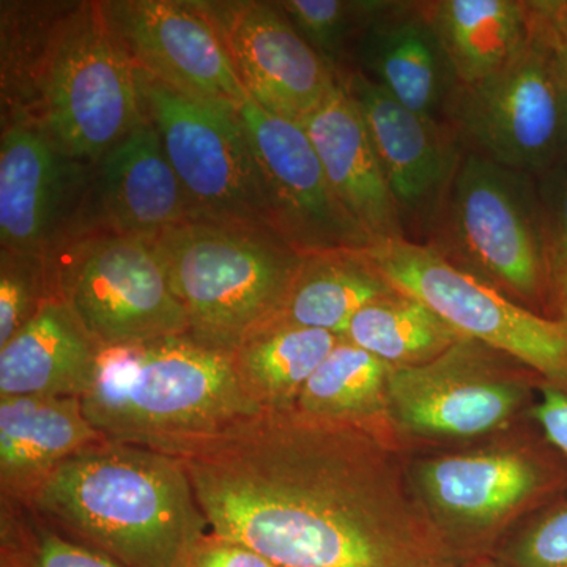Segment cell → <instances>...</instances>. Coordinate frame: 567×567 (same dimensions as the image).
I'll return each instance as SVG.
<instances>
[{
  "mask_svg": "<svg viewBox=\"0 0 567 567\" xmlns=\"http://www.w3.org/2000/svg\"><path fill=\"white\" fill-rule=\"evenodd\" d=\"M210 532L279 567H450L358 425L262 412L178 457Z\"/></svg>",
  "mask_w": 567,
  "mask_h": 567,
  "instance_id": "1",
  "label": "cell"
},
{
  "mask_svg": "<svg viewBox=\"0 0 567 567\" xmlns=\"http://www.w3.org/2000/svg\"><path fill=\"white\" fill-rule=\"evenodd\" d=\"M25 505L126 567H183L210 533L181 458L106 439L62 462Z\"/></svg>",
  "mask_w": 567,
  "mask_h": 567,
  "instance_id": "2",
  "label": "cell"
},
{
  "mask_svg": "<svg viewBox=\"0 0 567 567\" xmlns=\"http://www.w3.org/2000/svg\"><path fill=\"white\" fill-rule=\"evenodd\" d=\"M81 404L104 439L174 457L264 412L238 382L233 354L188 334L102 347Z\"/></svg>",
  "mask_w": 567,
  "mask_h": 567,
  "instance_id": "3",
  "label": "cell"
},
{
  "mask_svg": "<svg viewBox=\"0 0 567 567\" xmlns=\"http://www.w3.org/2000/svg\"><path fill=\"white\" fill-rule=\"evenodd\" d=\"M188 336L233 354L278 319L303 254L270 229L188 219L155 240Z\"/></svg>",
  "mask_w": 567,
  "mask_h": 567,
  "instance_id": "4",
  "label": "cell"
},
{
  "mask_svg": "<svg viewBox=\"0 0 567 567\" xmlns=\"http://www.w3.org/2000/svg\"><path fill=\"white\" fill-rule=\"evenodd\" d=\"M29 87L33 117L80 162L95 164L145 118L136 70L103 2L71 6L48 22Z\"/></svg>",
  "mask_w": 567,
  "mask_h": 567,
  "instance_id": "5",
  "label": "cell"
},
{
  "mask_svg": "<svg viewBox=\"0 0 567 567\" xmlns=\"http://www.w3.org/2000/svg\"><path fill=\"white\" fill-rule=\"evenodd\" d=\"M432 248L458 268L528 301L550 300L535 175L477 152L458 159L436 215Z\"/></svg>",
  "mask_w": 567,
  "mask_h": 567,
  "instance_id": "6",
  "label": "cell"
},
{
  "mask_svg": "<svg viewBox=\"0 0 567 567\" xmlns=\"http://www.w3.org/2000/svg\"><path fill=\"white\" fill-rule=\"evenodd\" d=\"M134 70L142 111L162 137L193 219L279 234L262 169L238 112L188 99Z\"/></svg>",
  "mask_w": 567,
  "mask_h": 567,
  "instance_id": "7",
  "label": "cell"
},
{
  "mask_svg": "<svg viewBox=\"0 0 567 567\" xmlns=\"http://www.w3.org/2000/svg\"><path fill=\"white\" fill-rule=\"evenodd\" d=\"M50 259L58 297L100 347L188 334L155 240L93 230Z\"/></svg>",
  "mask_w": 567,
  "mask_h": 567,
  "instance_id": "8",
  "label": "cell"
},
{
  "mask_svg": "<svg viewBox=\"0 0 567 567\" xmlns=\"http://www.w3.org/2000/svg\"><path fill=\"white\" fill-rule=\"evenodd\" d=\"M388 282L453 324L465 338L527 364L546 382L567 383V322L507 300L495 287L409 238L368 248Z\"/></svg>",
  "mask_w": 567,
  "mask_h": 567,
  "instance_id": "9",
  "label": "cell"
},
{
  "mask_svg": "<svg viewBox=\"0 0 567 567\" xmlns=\"http://www.w3.org/2000/svg\"><path fill=\"white\" fill-rule=\"evenodd\" d=\"M529 25L513 62L480 84L457 87L454 118L473 152L536 175L567 153V92L532 13Z\"/></svg>",
  "mask_w": 567,
  "mask_h": 567,
  "instance_id": "10",
  "label": "cell"
},
{
  "mask_svg": "<svg viewBox=\"0 0 567 567\" xmlns=\"http://www.w3.org/2000/svg\"><path fill=\"white\" fill-rule=\"evenodd\" d=\"M95 164L59 147L33 115H7L0 140V249L52 257L82 237Z\"/></svg>",
  "mask_w": 567,
  "mask_h": 567,
  "instance_id": "11",
  "label": "cell"
},
{
  "mask_svg": "<svg viewBox=\"0 0 567 567\" xmlns=\"http://www.w3.org/2000/svg\"><path fill=\"white\" fill-rule=\"evenodd\" d=\"M103 10L134 69L224 110L238 112L249 99L203 2L111 0Z\"/></svg>",
  "mask_w": 567,
  "mask_h": 567,
  "instance_id": "12",
  "label": "cell"
},
{
  "mask_svg": "<svg viewBox=\"0 0 567 567\" xmlns=\"http://www.w3.org/2000/svg\"><path fill=\"white\" fill-rule=\"evenodd\" d=\"M241 84L265 111L303 123L336 91V71L297 32L278 2H203Z\"/></svg>",
  "mask_w": 567,
  "mask_h": 567,
  "instance_id": "13",
  "label": "cell"
},
{
  "mask_svg": "<svg viewBox=\"0 0 567 567\" xmlns=\"http://www.w3.org/2000/svg\"><path fill=\"white\" fill-rule=\"evenodd\" d=\"M262 169L279 234L301 252L365 249L371 241L336 199L315 145L300 123L248 99L238 110Z\"/></svg>",
  "mask_w": 567,
  "mask_h": 567,
  "instance_id": "14",
  "label": "cell"
},
{
  "mask_svg": "<svg viewBox=\"0 0 567 567\" xmlns=\"http://www.w3.org/2000/svg\"><path fill=\"white\" fill-rule=\"evenodd\" d=\"M483 347L465 338L434 361L391 368L386 402L398 423L445 436L486 434L505 424L524 390L487 363Z\"/></svg>",
  "mask_w": 567,
  "mask_h": 567,
  "instance_id": "15",
  "label": "cell"
},
{
  "mask_svg": "<svg viewBox=\"0 0 567 567\" xmlns=\"http://www.w3.org/2000/svg\"><path fill=\"white\" fill-rule=\"evenodd\" d=\"M339 81L363 115L405 233L406 224L434 226L457 166L439 122L406 110L361 71Z\"/></svg>",
  "mask_w": 567,
  "mask_h": 567,
  "instance_id": "16",
  "label": "cell"
},
{
  "mask_svg": "<svg viewBox=\"0 0 567 567\" xmlns=\"http://www.w3.org/2000/svg\"><path fill=\"white\" fill-rule=\"evenodd\" d=\"M92 203L100 230L130 237L156 240L193 219L185 189L147 117L95 163Z\"/></svg>",
  "mask_w": 567,
  "mask_h": 567,
  "instance_id": "17",
  "label": "cell"
},
{
  "mask_svg": "<svg viewBox=\"0 0 567 567\" xmlns=\"http://www.w3.org/2000/svg\"><path fill=\"white\" fill-rule=\"evenodd\" d=\"M336 199L371 245L405 237L401 213L357 103L338 87L303 123Z\"/></svg>",
  "mask_w": 567,
  "mask_h": 567,
  "instance_id": "18",
  "label": "cell"
},
{
  "mask_svg": "<svg viewBox=\"0 0 567 567\" xmlns=\"http://www.w3.org/2000/svg\"><path fill=\"white\" fill-rule=\"evenodd\" d=\"M421 487L445 520L487 528L565 481L555 466L524 454L488 453L435 458L420 472Z\"/></svg>",
  "mask_w": 567,
  "mask_h": 567,
  "instance_id": "19",
  "label": "cell"
},
{
  "mask_svg": "<svg viewBox=\"0 0 567 567\" xmlns=\"http://www.w3.org/2000/svg\"><path fill=\"white\" fill-rule=\"evenodd\" d=\"M82 410L81 398H0V491L28 503L62 462L102 442Z\"/></svg>",
  "mask_w": 567,
  "mask_h": 567,
  "instance_id": "20",
  "label": "cell"
},
{
  "mask_svg": "<svg viewBox=\"0 0 567 567\" xmlns=\"http://www.w3.org/2000/svg\"><path fill=\"white\" fill-rule=\"evenodd\" d=\"M358 41L360 61L371 73L365 76L406 110L436 121L447 96V74L453 73L425 7L412 11L388 2Z\"/></svg>",
  "mask_w": 567,
  "mask_h": 567,
  "instance_id": "21",
  "label": "cell"
},
{
  "mask_svg": "<svg viewBox=\"0 0 567 567\" xmlns=\"http://www.w3.org/2000/svg\"><path fill=\"white\" fill-rule=\"evenodd\" d=\"M102 347L70 306L58 298L0 347V398H82L95 375Z\"/></svg>",
  "mask_w": 567,
  "mask_h": 567,
  "instance_id": "22",
  "label": "cell"
},
{
  "mask_svg": "<svg viewBox=\"0 0 567 567\" xmlns=\"http://www.w3.org/2000/svg\"><path fill=\"white\" fill-rule=\"evenodd\" d=\"M424 7L458 87L499 73L524 50L532 31L528 2L440 0Z\"/></svg>",
  "mask_w": 567,
  "mask_h": 567,
  "instance_id": "23",
  "label": "cell"
},
{
  "mask_svg": "<svg viewBox=\"0 0 567 567\" xmlns=\"http://www.w3.org/2000/svg\"><path fill=\"white\" fill-rule=\"evenodd\" d=\"M365 249L305 252L274 323L317 328L338 336L364 306L394 292Z\"/></svg>",
  "mask_w": 567,
  "mask_h": 567,
  "instance_id": "24",
  "label": "cell"
},
{
  "mask_svg": "<svg viewBox=\"0 0 567 567\" xmlns=\"http://www.w3.org/2000/svg\"><path fill=\"white\" fill-rule=\"evenodd\" d=\"M341 336L317 328L270 323L233 353L235 374L264 412H293L298 395Z\"/></svg>",
  "mask_w": 567,
  "mask_h": 567,
  "instance_id": "25",
  "label": "cell"
},
{
  "mask_svg": "<svg viewBox=\"0 0 567 567\" xmlns=\"http://www.w3.org/2000/svg\"><path fill=\"white\" fill-rule=\"evenodd\" d=\"M341 338L391 368H406L434 361L465 336L423 301L394 290L360 309Z\"/></svg>",
  "mask_w": 567,
  "mask_h": 567,
  "instance_id": "26",
  "label": "cell"
},
{
  "mask_svg": "<svg viewBox=\"0 0 567 567\" xmlns=\"http://www.w3.org/2000/svg\"><path fill=\"white\" fill-rule=\"evenodd\" d=\"M390 369L374 354L341 338L309 377L295 412L312 420L361 427L385 406Z\"/></svg>",
  "mask_w": 567,
  "mask_h": 567,
  "instance_id": "27",
  "label": "cell"
},
{
  "mask_svg": "<svg viewBox=\"0 0 567 567\" xmlns=\"http://www.w3.org/2000/svg\"><path fill=\"white\" fill-rule=\"evenodd\" d=\"M2 567H126L71 539L31 506L2 498Z\"/></svg>",
  "mask_w": 567,
  "mask_h": 567,
  "instance_id": "28",
  "label": "cell"
},
{
  "mask_svg": "<svg viewBox=\"0 0 567 567\" xmlns=\"http://www.w3.org/2000/svg\"><path fill=\"white\" fill-rule=\"evenodd\" d=\"M388 2H346V0H286L278 2L297 32L338 74H342L349 41L361 35Z\"/></svg>",
  "mask_w": 567,
  "mask_h": 567,
  "instance_id": "29",
  "label": "cell"
},
{
  "mask_svg": "<svg viewBox=\"0 0 567 567\" xmlns=\"http://www.w3.org/2000/svg\"><path fill=\"white\" fill-rule=\"evenodd\" d=\"M58 298L50 257L0 249V347Z\"/></svg>",
  "mask_w": 567,
  "mask_h": 567,
  "instance_id": "30",
  "label": "cell"
},
{
  "mask_svg": "<svg viewBox=\"0 0 567 567\" xmlns=\"http://www.w3.org/2000/svg\"><path fill=\"white\" fill-rule=\"evenodd\" d=\"M550 300L561 319L567 305V153L535 175Z\"/></svg>",
  "mask_w": 567,
  "mask_h": 567,
  "instance_id": "31",
  "label": "cell"
},
{
  "mask_svg": "<svg viewBox=\"0 0 567 567\" xmlns=\"http://www.w3.org/2000/svg\"><path fill=\"white\" fill-rule=\"evenodd\" d=\"M507 559L511 567H567V499L537 518Z\"/></svg>",
  "mask_w": 567,
  "mask_h": 567,
  "instance_id": "32",
  "label": "cell"
},
{
  "mask_svg": "<svg viewBox=\"0 0 567 567\" xmlns=\"http://www.w3.org/2000/svg\"><path fill=\"white\" fill-rule=\"evenodd\" d=\"M183 567H279L256 550L227 539V537L207 533L197 540L189 551Z\"/></svg>",
  "mask_w": 567,
  "mask_h": 567,
  "instance_id": "33",
  "label": "cell"
},
{
  "mask_svg": "<svg viewBox=\"0 0 567 567\" xmlns=\"http://www.w3.org/2000/svg\"><path fill=\"white\" fill-rule=\"evenodd\" d=\"M547 442L567 462V383H550L544 380L539 401L533 409Z\"/></svg>",
  "mask_w": 567,
  "mask_h": 567,
  "instance_id": "34",
  "label": "cell"
},
{
  "mask_svg": "<svg viewBox=\"0 0 567 567\" xmlns=\"http://www.w3.org/2000/svg\"><path fill=\"white\" fill-rule=\"evenodd\" d=\"M533 21L550 44L567 92V0L528 2Z\"/></svg>",
  "mask_w": 567,
  "mask_h": 567,
  "instance_id": "35",
  "label": "cell"
},
{
  "mask_svg": "<svg viewBox=\"0 0 567 567\" xmlns=\"http://www.w3.org/2000/svg\"><path fill=\"white\" fill-rule=\"evenodd\" d=\"M450 567H503V566L496 565V563H494V561H487V559H484V561L461 563V565H453Z\"/></svg>",
  "mask_w": 567,
  "mask_h": 567,
  "instance_id": "36",
  "label": "cell"
},
{
  "mask_svg": "<svg viewBox=\"0 0 567 567\" xmlns=\"http://www.w3.org/2000/svg\"><path fill=\"white\" fill-rule=\"evenodd\" d=\"M561 320H566V322H567V305H566L565 311H563Z\"/></svg>",
  "mask_w": 567,
  "mask_h": 567,
  "instance_id": "37",
  "label": "cell"
}]
</instances>
